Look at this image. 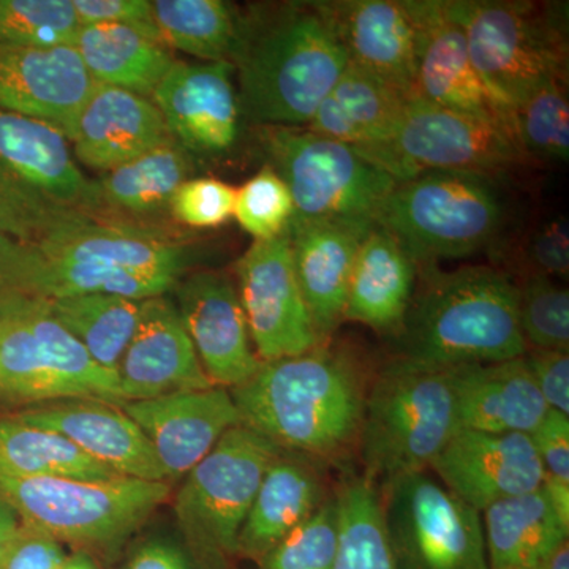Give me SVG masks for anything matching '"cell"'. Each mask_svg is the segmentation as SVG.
Returning <instances> with one entry per match:
<instances>
[{
	"mask_svg": "<svg viewBox=\"0 0 569 569\" xmlns=\"http://www.w3.org/2000/svg\"><path fill=\"white\" fill-rule=\"evenodd\" d=\"M52 317L103 369L116 372L137 329L141 301L112 295H81L47 301Z\"/></svg>",
	"mask_w": 569,
	"mask_h": 569,
	"instance_id": "obj_35",
	"label": "cell"
},
{
	"mask_svg": "<svg viewBox=\"0 0 569 569\" xmlns=\"http://www.w3.org/2000/svg\"><path fill=\"white\" fill-rule=\"evenodd\" d=\"M263 149L293 198L291 222L376 223L397 186L350 146L307 129L263 127Z\"/></svg>",
	"mask_w": 569,
	"mask_h": 569,
	"instance_id": "obj_10",
	"label": "cell"
},
{
	"mask_svg": "<svg viewBox=\"0 0 569 569\" xmlns=\"http://www.w3.org/2000/svg\"><path fill=\"white\" fill-rule=\"evenodd\" d=\"M0 473L80 481L123 478L89 458L66 437L28 425L18 417L0 419Z\"/></svg>",
	"mask_w": 569,
	"mask_h": 569,
	"instance_id": "obj_34",
	"label": "cell"
},
{
	"mask_svg": "<svg viewBox=\"0 0 569 569\" xmlns=\"http://www.w3.org/2000/svg\"><path fill=\"white\" fill-rule=\"evenodd\" d=\"M370 383L358 355L325 342L307 353L263 362L230 392L241 425L284 451L339 466L359 448Z\"/></svg>",
	"mask_w": 569,
	"mask_h": 569,
	"instance_id": "obj_1",
	"label": "cell"
},
{
	"mask_svg": "<svg viewBox=\"0 0 569 569\" xmlns=\"http://www.w3.org/2000/svg\"><path fill=\"white\" fill-rule=\"evenodd\" d=\"M459 429L530 433L548 413L526 358L449 367Z\"/></svg>",
	"mask_w": 569,
	"mask_h": 569,
	"instance_id": "obj_27",
	"label": "cell"
},
{
	"mask_svg": "<svg viewBox=\"0 0 569 569\" xmlns=\"http://www.w3.org/2000/svg\"><path fill=\"white\" fill-rule=\"evenodd\" d=\"M293 212V198L287 183L268 164L236 189L233 217L254 241L283 234Z\"/></svg>",
	"mask_w": 569,
	"mask_h": 569,
	"instance_id": "obj_42",
	"label": "cell"
},
{
	"mask_svg": "<svg viewBox=\"0 0 569 569\" xmlns=\"http://www.w3.org/2000/svg\"><path fill=\"white\" fill-rule=\"evenodd\" d=\"M168 496V482L134 478L80 481L0 473V498L17 512L22 526L84 548L118 545Z\"/></svg>",
	"mask_w": 569,
	"mask_h": 569,
	"instance_id": "obj_8",
	"label": "cell"
},
{
	"mask_svg": "<svg viewBox=\"0 0 569 569\" xmlns=\"http://www.w3.org/2000/svg\"><path fill=\"white\" fill-rule=\"evenodd\" d=\"M80 213L110 212L69 138L51 123L0 111V230L29 246Z\"/></svg>",
	"mask_w": 569,
	"mask_h": 569,
	"instance_id": "obj_6",
	"label": "cell"
},
{
	"mask_svg": "<svg viewBox=\"0 0 569 569\" xmlns=\"http://www.w3.org/2000/svg\"><path fill=\"white\" fill-rule=\"evenodd\" d=\"M227 61H176L151 100L168 133L190 156L222 157L238 144L241 107Z\"/></svg>",
	"mask_w": 569,
	"mask_h": 569,
	"instance_id": "obj_17",
	"label": "cell"
},
{
	"mask_svg": "<svg viewBox=\"0 0 569 569\" xmlns=\"http://www.w3.org/2000/svg\"><path fill=\"white\" fill-rule=\"evenodd\" d=\"M316 462L282 449L266 471L239 531L238 553L260 561L325 503L323 478Z\"/></svg>",
	"mask_w": 569,
	"mask_h": 569,
	"instance_id": "obj_29",
	"label": "cell"
},
{
	"mask_svg": "<svg viewBox=\"0 0 569 569\" xmlns=\"http://www.w3.org/2000/svg\"><path fill=\"white\" fill-rule=\"evenodd\" d=\"M116 373L123 402L213 388L167 295L141 301L137 329Z\"/></svg>",
	"mask_w": 569,
	"mask_h": 569,
	"instance_id": "obj_21",
	"label": "cell"
},
{
	"mask_svg": "<svg viewBox=\"0 0 569 569\" xmlns=\"http://www.w3.org/2000/svg\"><path fill=\"white\" fill-rule=\"evenodd\" d=\"M530 260L535 274L567 277L569 271L568 223L557 220L542 227L530 242Z\"/></svg>",
	"mask_w": 569,
	"mask_h": 569,
	"instance_id": "obj_49",
	"label": "cell"
},
{
	"mask_svg": "<svg viewBox=\"0 0 569 569\" xmlns=\"http://www.w3.org/2000/svg\"><path fill=\"white\" fill-rule=\"evenodd\" d=\"M408 7L418 28L417 97L490 123L519 142L515 111L498 102L482 82L447 0H408Z\"/></svg>",
	"mask_w": 569,
	"mask_h": 569,
	"instance_id": "obj_16",
	"label": "cell"
},
{
	"mask_svg": "<svg viewBox=\"0 0 569 569\" xmlns=\"http://www.w3.org/2000/svg\"><path fill=\"white\" fill-rule=\"evenodd\" d=\"M66 559L58 539L20 523L0 560V569H61Z\"/></svg>",
	"mask_w": 569,
	"mask_h": 569,
	"instance_id": "obj_47",
	"label": "cell"
},
{
	"mask_svg": "<svg viewBox=\"0 0 569 569\" xmlns=\"http://www.w3.org/2000/svg\"><path fill=\"white\" fill-rule=\"evenodd\" d=\"M339 549L336 497L325 503L269 550L261 569H335Z\"/></svg>",
	"mask_w": 569,
	"mask_h": 569,
	"instance_id": "obj_41",
	"label": "cell"
},
{
	"mask_svg": "<svg viewBox=\"0 0 569 569\" xmlns=\"http://www.w3.org/2000/svg\"><path fill=\"white\" fill-rule=\"evenodd\" d=\"M458 430L449 369L392 359L367 395L358 448L365 477L383 486L427 471Z\"/></svg>",
	"mask_w": 569,
	"mask_h": 569,
	"instance_id": "obj_5",
	"label": "cell"
},
{
	"mask_svg": "<svg viewBox=\"0 0 569 569\" xmlns=\"http://www.w3.org/2000/svg\"><path fill=\"white\" fill-rule=\"evenodd\" d=\"M348 66L417 97L418 28L408 0L320 2Z\"/></svg>",
	"mask_w": 569,
	"mask_h": 569,
	"instance_id": "obj_20",
	"label": "cell"
},
{
	"mask_svg": "<svg viewBox=\"0 0 569 569\" xmlns=\"http://www.w3.org/2000/svg\"><path fill=\"white\" fill-rule=\"evenodd\" d=\"M21 291L51 299L112 295L144 301L178 284L189 247L149 223L110 213H80L24 246Z\"/></svg>",
	"mask_w": 569,
	"mask_h": 569,
	"instance_id": "obj_2",
	"label": "cell"
},
{
	"mask_svg": "<svg viewBox=\"0 0 569 569\" xmlns=\"http://www.w3.org/2000/svg\"><path fill=\"white\" fill-rule=\"evenodd\" d=\"M96 84L74 47L0 43V111L51 123L69 138Z\"/></svg>",
	"mask_w": 569,
	"mask_h": 569,
	"instance_id": "obj_23",
	"label": "cell"
},
{
	"mask_svg": "<svg viewBox=\"0 0 569 569\" xmlns=\"http://www.w3.org/2000/svg\"><path fill=\"white\" fill-rule=\"evenodd\" d=\"M18 529H20V519H18L17 512L0 498V560Z\"/></svg>",
	"mask_w": 569,
	"mask_h": 569,
	"instance_id": "obj_51",
	"label": "cell"
},
{
	"mask_svg": "<svg viewBox=\"0 0 569 569\" xmlns=\"http://www.w3.org/2000/svg\"><path fill=\"white\" fill-rule=\"evenodd\" d=\"M282 448L244 425L231 427L186 475L176 516L187 541L231 557L266 471Z\"/></svg>",
	"mask_w": 569,
	"mask_h": 569,
	"instance_id": "obj_12",
	"label": "cell"
},
{
	"mask_svg": "<svg viewBox=\"0 0 569 569\" xmlns=\"http://www.w3.org/2000/svg\"><path fill=\"white\" fill-rule=\"evenodd\" d=\"M429 470L449 492L478 512L505 498L533 492L545 482V470L529 433L459 429Z\"/></svg>",
	"mask_w": 569,
	"mask_h": 569,
	"instance_id": "obj_18",
	"label": "cell"
},
{
	"mask_svg": "<svg viewBox=\"0 0 569 569\" xmlns=\"http://www.w3.org/2000/svg\"><path fill=\"white\" fill-rule=\"evenodd\" d=\"M397 182L432 171L492 176L526 159L515 138L460 112L413 97L385 144L358 152Z\"/></svg>",
	"mask_w": 569,
	"mask_h": 569,
	"instance_id": "obj_13",
	"label": "cell"
},
{
	"mask_svg": "<svg viewBox=\"0 0 569 569\" xmlns=\"http://www.w3.org/2000/svg\"><path fill=\"white\" fill-rule=\"evenodd\" d=\"M151 441L168 481L186 477L231 427L241 425L228 389L173 392L121 403Z\"/></svg>",
	"mask_w": 569,
	"mask_h": 569,
	"instance_id": "obj_22",
	"label": "cell"
},
{
	"mask_svg": "<svg viewBox=\"0 0 569 569\" xmlns=\"http://www.w3.org/2000/svg\"><path fill=\"white\" fill-rule=\"evenodd\" d=\"M519 326L531 350L569 351V293L552 277L533 274L519 287Z\"/></svg>",
	"mask_w": 569,
	"mask_h": 569,
	"instance_id": "obj_40",
	"label": "cell"
},
{
	"mask_svg": "<svg viewBox=\"0 0 569 569\" xmlns=\"http://www.w3.org/2000/svg\"><path fill=\"white\" fill-rule=\"evenodd\" d=\"M471 62L498 102L515 111L539 86L565 80L567 44L553 18L529 2L447 0Z\"/></svg>",
	"mask_w": 569,
	"mask_h": 569,
	"instance_id": "obj_11",
	"label": "cell"
},
{
	"mask_svg": "<svg viewBox=\"0 0 569 569\" xmlns=\"http://www.w3.org/2000/svg\"><path fill=\"white\" fill-rule=\"evenodd\" d=\"M153 20L168 48L204 62H231L241 17L223 0H156Z\"/></svg>",
	"mask_w": 569,
	"mask_h": 569,
	"instance_id": "obj_36",
	"label": "cell"
},
{
	"mask_svg": "<svg viewBox=\"0 0 569 569\" xmlns=\"http://www.w3.org/2000/svg\"><path fill=\"white\" fill-rule=\"evenodd\" d=\"M339 549L335 569H396L376 482L351 477L336 492Z\"/></svg>",
	"mask_w": 569,
	"mask_h": 569,
	"instance_id": "obj_37",
	"label": "cell"
},
{
	"mask_svg": "<svg viewBox=\"0 0 569 569\" xmlns=\"http://www.w3.org/2000/svg\"><path fill=\"white\" fill-rule=\"evenodd\" d=\"M168 140L162 114L149 97L99 82L69 134L77 162L100 173Z\"/></svg>",
	"mask_w": 569,
	"mask_h": 569,
	"instance_id": "obj_25",
	"label": "cell"
},
{
	"mask_svg": "<svg viewBox=\"0 0 569 569\" xmlns=\"http://www.w3.org/2000/svg\"><path fill=\"white\" fill-rule=\"evenodd\" d=\"M192 156L173 138L93 179L103 208L142 222L170 209L171 198L192 171Z\"/></svg>",
	"mask_w": 569,
	"mask_h": 569,
	"instance_id": "obj_33",
	"label": "cell"
},
{
	"mask_svg": "<svg viewBox=\"0 0 569 569\" xmlns=\"http://www.w3.org/2000/svg\"><path fill=\"white\" fill-rule=\"evenodd\" d=\"M537 449L545 482L541 488L565 526L569 527V417L549 408L530 433Z\"/></svg>",
	"mask_w": 569,
	"mask_h": 569,
	"instance_id": "obj_43",
	"label": "cell"
},
{
	"mask_svg": "<svg viewBox=\"0 0 569 569\" xmlns=\"http://www.w3.org/2000/svg\"><path fill=\"white\" fill-rule=\"evenodd\" d=\"M227 557L170 537H152L140 542L122 569H227Z\"/></svg>",
	"mask_w": 569,
	"mask_h": 569,
	"instance_id": "obj_45",
	"label": "cell"
},
{
	"mask_svg": "<svg viewBox=\"0 0 569 569\" xmlns=\"http://www.w3.org/2000/svg\"><path fill=\"white\" fill-rule=\"evenodd\" d=\"M231 63L241 114L261 127L302 129L347 69V56L320 2H299L241 17Z\"/></svg>",
	"mask_w": 569,
	"mask_h": 569,
	"instance_id": "obj_3",
	"label": "cell"
},
{
	"mask_svg": "<svg viewBox=\"0 0 569 569\" xmlns=\"http://www.w3.org/2000/svg\"><path fill=\"white\" fill-rule=\"evenodd\" d=\"M236 189L212 178L187 179L171 198L170 211L179 223L216 228L233 217Z\"/></svg>",
	"mask_w": 569,
	"mask_h": 569,
	"instance_id": "obj_44",
	"label": "cell"
},
{
	"mask_svg": "<svg viewBox=\"0 0 569 569\" xmlns=\"http://www.w3.org/2000/svg\"><path fill=\"white\" fill-rule=\"evenodd\" d=\"M24 257V246L0 230V302L24 296L21 291Z\"/></svg>",
	"mask_w": 569,
	"mask_h": 569,
	"instance_id": "obj_50",
	"label": "cell"
},
{
	"mask_svg": "<svg viewBox=\"0 0 569 569\" xmlns=\"http://www.w3.org/2000/svg\"><path fill=\"white\" fill-rule=\"evenodd\" d=\"M381 488L396 569H490L481 512L427 471Z\"/></svg>",
	"mask_w": 569,
	"mask_h": 569,
	"instance_id": "obj_14",
	"label": "cell"
},
{
	"mask_svg": "<svg viewBox=\"0 0 569 569\" xmlns=\"http://www.w3.org/2000/svg\"><path fill=\"white\" fill-rule=\"evenodd\" d=\"M28 425L51 430L123 478L168 482L156 449L129 415L102 400H73L18 415Z\"/></svg>",
	"mask_w": 569,
	"mask_h": 569,
	"instance_id": "obj_24",
	"label": "cell"
},
{
	"mask_svg": "<svg viewBox=\"0 0 569 569\" xmlns=\"http://www.w3.org/2000/svg\"><path fill=\"white\" fill-rule=\"evenodd\" d=\"M0 388L26 400L123 403L118 373L97 365L48 302L31 296L0 302Z\"/></svg>",
	"mask_w": 569,
	"mask_h": 569,
	"instance_id": "obj_9",
	"label": "cell"
},
{
	"mask_svg": "<svg viewBox=\"0 0 569 569\" xmlns=\"http://www.w3.org/2000/svg\"><path fill=\"white\" fill-rule=\"evenodd\" d=\"M417 279L413 258L395 236L373 224L356 254L343 321L369 326L381 335H399Z\"/></svg>",
	"mask_w": 569,
	"mask_h": 569,
	"instance_id": "obj_28",
	"label": "cell"
},
{
	"mask_svg": "<svg viewBox=\"0 0 569 569\" xmlns=\"http://www.w3.org/2000/svg\"><path fill=\"white\" fill-rule=\"evenodd\" d=\"M408 100L385 82L347 63L306 129L343 142L356 152L369 151L392 137Z\"/></svg>",
	"mask_w": 569,
	"mask_h": 569,
	"instance_id": "obj_30",
	"label": "cell"
},
{
	"mask_svg": "<svg viewBox=\"0 0 569 569\" xmlns=\"http://www.w3.org/2000/svg\"><path fill=\"white\" fill-rule=\"evenodd\" d=\"M71 0H0V43L11 47H74L81 31Z\"/></svg>",
	"mask_w": 569,
	"mask_h": 569,
	"instance_id": "obj_38",
	"label": "cell"
},
{
	"mask_svg": "<svg viewBox=\"0 0 569 569\" xmlns=\"http://www.w3.org/2000/svg\"><path fill=\"white\" fill-rule=\"evenodd\" d=\"M418 290L399 331L397 358L458 367L520 358L529 351L519 326V287L488 266L440 271L418 266Z\"/></svg>",
	"mask_w": 569,
	"mask_h": 569,
	"instance_id": "obj_4",
	"label": "cell"
},
{
	"mask_svg": "<svg viewBox=\"0 0 569 569\" xmlns=\"http://www.w3.org/2000/svg\"><path fill=\"white\" fill-rule=\"evenodd\" d=\"M179 316L213 387L250 380L263 362L254 351L238 290L227 276L197 272L176 284Z\"/></svg>",
	"mask_w": 569,
	"mask_h": 569,
	"instance_id": "obj_19",
	"label": "cell"
},
{
	"mask_svg": "<svg viewBox=\"0 0 569 569\" xmlns=\"http://www.w3.org/2000/svg\"><path fill=\"white\" fill-rule=\"evenodd\" d=\"M565 80L539 86L515 110L516 132L527 156L568 162L569 104Z\"/></svg>",
	"mask_w": 569,
	"mask_h": 569,
	"instance_id": "obj_39",
	"label": "cell"
},
{
	"mask_svg": "<svg viewBox=\"0 0 569 569\" xmlns=\"http://www.w3.org/2000/svg\"><path fill=\"white\" fill-rule=\"evenodd\" d=\"M526 569H569V545L561 546L549 559L539 561L533 567Z\"/></svg>",
	"mask_w": 569,
	"mask_h": 569,
	"instance_id": "obj_52",
	"label": "cell"
},
{
	"mask_svg": "<svg viewBox=\"0 0 569 569\" xmlns=\"http://www.w3.org/2000/svg\"><path fill=\"white\" fill-rule=\"evenodd\" d=\"M481 520L490 569L533 567L568 542L569 527L542 488L490 505Z\"/></svg>",
	"mask_w": 569,
	"mask_h": 569,
	"instance_id": "obj_31",
	"label": "cell"
},
{
	"mask_svg": "<svg viewBox=\"0 0 569 569\" xmlns=\"http://www.w3.org/2000/svg\"><path fill=\"white\" fill-rule=\"evenodd\" d=\"M61 569H99L96 561L84 552L73 553V556H67L63 561Z\"/></svg>",
	"mask_w": 569,
	"mask_h": 569,
	"instance_id": "obj_53",
	"label": "cell"
},
{
	"mask_svg": "<svg viewBox=\"0 0 569 569\" xmlns=\"http://www.w3.org/2000/svg\"><path fill=\"white\" fill-rule=\"evenodd\" d=\"M523 358L548 407L569 417V351L531 350Z\"/></svg>",
	"mask_w": 569,
	"mask_h": 569,
	"instance_id": "obj_48",
	"label": "cell"
},
{
	"mask_svg": "<svg viewBox=\"0 0 569 569\" xmlns=\"http://www.w3.org/2000/svg\"><path fill=\"white\" fill-rule=\"evenodd\" d=\"M503 216L492 176L432 171L397 182L376 223L395 236L417 266H426L485 249Z\"/></svg>",
	"mask_w": 569,
	"mask_h": 569,
	"instance_id": "obj_7",
	"label": "cell"
},
{
	"mask_svg": "<svg viewBox=\"0 0 569 569\" xmlns=\"http://www.w3.org/2000/svg\"><path fill=\"white\" fill-rule=\"evenodd\" d=\"M74 50L93 81L149 99L176 62L167 44L121 24L82 26Z\"/></svg>",
	"mask_w": 569,
	"mask_h": 569,
	"instance_id": "obj_32",
	"label": "cell"
},
{
	"mask_svg": "<svg viewBox=\"0 0 569 569\" xmlns=\"http://www.w3.org/2000/svg\"><path fill=\"white\" fill-rule=\"evenodd\" d=\"M373 224L290 222L284 231L299 287L323 342L343 323L356 254Z\"/></svg>",
	"mask_w": 569,
	"mask_h": 569,
	"instance_id": "obj_26",
	"label": "cell"
},
{
	"mask_svg": "<svg viewBox=\"0 0 569 569\" xmlns=\"http://www.w3.org/2000/svg\"><path fill=\"white\" fill-rule=\"evenodd\" d=\"M81 26L121 24L163 43L149 0H71ZM164 44V43H163Z\"/></svg>",
	"mask_w": 569,
	"mask_h": 569,
	"instance_id": "obj_46",
	"label": "cell"
},
{
	"mask_svg": "<svg viewBox=\"0 0 569 569\" xmlns=\"http://www.w3.org/2000/svg\"><path fill=\"white\" fill-rule=\"evenodd\" d=\"M238 295L261 362L313 350L323 340L296 277L287 233L254 241L236 266Z\"/></svg>",
	"mask_w": 569,
	"mask_h": 569,
	"instance_id": "obj_15",
	"label": "cell"
}]
</instances>
